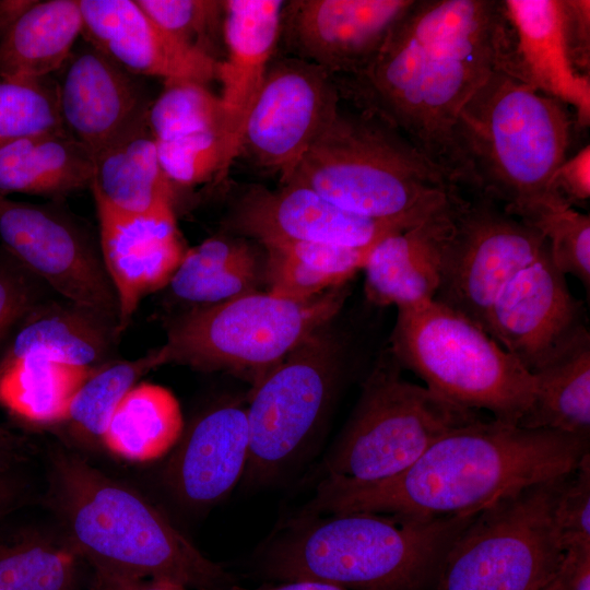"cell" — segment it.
Masks as SVG:
<instances>
[{
  "instance_id": "cell-1",
  "label": "cell",
  "mask_w": 590,
  "mask_h": 590,
  "mask_svg": "<svg viewBox=\"0 0 590 590\" xmlns=\"http://www.w3.org/2000/svg\"><path fill=\"white\" fill-rule=\"evenodd\" d=\"M510 48L502 1L413 0L373 59L334 79L341 98L394 129L455 186L457 118Z\"/></svg>"
},
{
  "instance_id": "cell-2",
  "label": "cell",
  "mask_w": 590,
  "mask_h": 590,
  "mask_svg": "<svg viewBox=\"0 0 590 590\" xmlns=\"http://www.w3.org/2000/svg\"><path fill=\"white\" fill-rule=\"evenodd\" d=\"M588 455L589 436L477 418L442 435L387 480L327 476L306 509L413 521L475 515L523 487L570 473Z\"/></svg>"
},
{
  "instance_id": "cell-3",
  "label": "cell",
  "mask_w": 590,
  "mask_h": 590,
  "mask_svg": "<svg viewBox=\"0 0 590 590\" xmlns=\"http://www.w3.org/2000/svg\"><path fill=\"white\" fill-rule=\"evenodd\" d=\"M567 108L507 68L494 70L457 118L455 186L523 221L566 202L554 191L553 178L568 157L574 120Z\"/></svg>"
},
{
  "instance_id": "cell-4",
  "label": "cell",
  "mask_w": 590,
  "mask_h": 590,
  "mask_svg": "<svg viewBox=\"0 0 590 590\" xmlns=\"http://www.w3.org/2000/svg\"><path fill=\"white\" fill-rule=\"evenodd\" d=\"M55 480L74 550L95 569L194 590L235 586L231 575L201 554L144 497L81 458L58 455Z\"/></svg>"
},
{
  "instance_id": "cell-5",
  "label": "cell",
  "mask_w": 590,
  "mask_h": 590,
  "mask_svg": "<svg viewBox=\"0 0 590 590\" xmlns=\"http://www.w3.org/2000/svg\"><path fill=\"white\" fill-rule=\"evenodd\" d=\"M287 182L351 213L405 227L447 208L458 190L394 129L341 106Z\"/></svg>"
},
{
  "instance_id": "cell-6",
  "label": "cell",
  "mask_w": 590,
  "mask_h": 590,
  "mask_svg": "<svg viewBox=\"0 0 590 590\" xmlns=\"http://www.w3.org/2000/svg\"><path fill=\"white\" fill-rule=\"evenodd\" d=\"M473 516L413 521L370 512L330 514L280 542L266 571L282 581L312 580L352 590H420Z\"/></svg>"
},
{
  "instance_id": "cell-7",
  "label": "cell",
  "mask_w": 590,
  "mask_h": 590,
  "mask_svg": "<svg viewBox=\"0 0 590 590\" xmlns=\"http://www.w3.org/2000/svg\"><path fill=\"white\" fill-rule=\"evenodd\" d=\"M390 344L402 368L455 404L510 425L531 405L533 375L477 323L437 300L399 308Z\"/></svg>"
},
{
  "instance_id": "cell-8",
  "label": "cell",
  "mask_w": 590,
  "mask_h": 590,
  "mask_svg": "<svg viewBox=\"0 0 590 590\" xmlns=\"http://www.w3.org/2000/svg\"><path fill=\"white\" fill-rule=\"evenodd\" d=\"M346 284L306 302L252 292L192 306L170 321L157 347L163 365L226 371L256 387L293 349L331 322L347 295Z\"/></svg>"
},
{
  "instance_id": "cell-9",
  "label": "cell",
  "mask_w": 590,
  "mask_h": 590,
  "mask_svg": "<svg viewBox=\"0 0 590 590\" xmlns=\"http://www.w3.org/2000/svg\"><path fill=\"white\" fill-rule=\"evenodd\" d=\"M566 475L474 515L445 550L434 590H541L552 581L566 555L555 514Z\"/></svg>"
},
{
  "instance_id": "cell-10",
  "label": "cell",
  "mask_w": 590,
  "mask_h": 590,
  "mask_svg": "<svg viewBox=\"0 0 590 590\" xmlns=\"http://www.w3.org/2000/svg\"><path fill=\"white\" fill-rule=\"evenodd\" d=\"M388 347L364 381L361 396L329 455L327 476L353 482H378L412 465L449 430L479 418L412 384Z\"/></svg>"
},
{
  "instance_id": "cell-11",
  "label": "cell",
  "mask_w": 590,
  "mask_h": 590,
  "mask_svg": "<svg viewBox=\"0 0 590 590\" xmlns=\"http://www.w3.org/2000/svg\"><path fill=\"white\" fill-rule=\"evenodd\" d=\"M320 327L252 388L247 411V477L261 482L288 465L304 449L332 403L345 364V346Z\"/></svg>"
},
{
  "instance_id": "cell-12",
  "label": "cell",
  "mask_w": 590,
  "mask_h": 590,
  "mask_svg": "<svg viewBox=\"0 0 590 590\" xmlns=\"http://www.w3.org/2000/svg\"><path fill=\"white\" fill-rule=\"evenodd\" d=\"M453 201V224L441 263L434 300L468 317L484 329L502 288L546 247L533 226L481 194Z\"/></svg>"
},
{
  "instance_id": "cell-13",
  "label": "cell",
  "mask_w": 590,
  "mask_h": 590,
  "mask_svg": "<svg viewBox=\"0 0 590 590\" xmlns=\"http://www.w3.org/2000/svg\"><path fill=\"white\" fill-rule=\"evenodd\" d=\"M0 245L64 300L119 328V304L99 241L57 200L39 204L0 196Z\"/></svg>"
},
{
  "instance_id": "cell-14",
  "label": "cell",
  "mask_w": 590,
  "mask_h": 590,
  "mask_svg": "<svg viewBox=\"0 0 590 590\" xmlns=\"http://www.w3.org/2000/svg\"><path fill=\"white\" fill-rule=\"evenodd\" d=\"M341 99L322 68L296 57L272 61L246 117L239 154L286 182Z\"/></svg>"
},
{
  "instance_id": "cell-15",
  "label": "cell",
  "mask_w": 590,
  "mask_h": 590,
  "mask_svg": "<svg viewBox=\"0 0 590 590\" xmlns=\"http://www.w3.org/2000/svg\"><path fill=\"white\" fill-rule=\"evenodd\" d=\"M585 328L582 303L553 263L548 244L502 288L484 326L531 374Z\"/></svg>"
},
{
  "instance_id": "cell-16",
  "label": "cell",
  "mask_w": 590,
  "mask_h": 590,
  "mask_svg": "<svg viewBox=\"0 0 590 590\" xmlns=\"http://www.w3.org/2000/svg\"><path fill=\"white\" fill-rule=\"evenodd\" d=\"M413 0H296L285 3L281 35L296 58L334 78L363 69Z\"/></svg>"
},
{
  "instance_id": "cell-17",
  "label": "cell",
  "mask_w": 590,
  "mask_h": 590,
  "mask_svg": "<svg viewBox=\"0 0 590 590\" xmlns=\"http://www.w3.org/2000/svg\"><path fill=\"white\" fill-rule=\"evenodd\" d=\"M227 225L234 233L262 245L322 243L357 248L373 247L409 228L345 211L295 182L283 184L275 190L250 188L234 205Z\"/></svg>"
},
{
  "instance_id": "cell-18",
  "label": "cell",
  "mask_w": 590,
  "mask_h": 590,
  "mask_svg": "<svg viewBox=\"0 0 590 590\" xmlns=\"http://www.w3.org/2000/svg\"><path fill=\"white\" fill-rule=\"evenodd\" d=\"M93 198L101 252L119 304L120 333L141 300L168 285L187 249L173 206L131 213Z\"/></svg>"
},
{
  "instance_id": "cell-19",
  "label": "cell",
  "mask_w": 590,
  "mask_h": 590,
  "mask_svg": "<svg viewBox=\"0 0 590 590\" xmlns=\"http://www.w3.org/2000/svg\"><path fill=\"white\" fill-rule=\"evenodd\" d=\"M60 70L62 125L93 155L148 117L152 101L137 75L85 39Z\"/></svg>"
},
{
  "instance_id": "cell-20",
  "label": "cell",
  "mask_w": 590,
  "mask_h": 590,
  "mask_svg": "<svg viewBox=\"0 0 590 590\" xmlns=\"http://www.w3.org/2000/svg\"><path fill=\"white\" fill-rule=\"evenodd\" d=\"M83 38L134 75L208 84L219 61L164 31L135 0H79Z\"/></svg>"
},
{
  "instance_id": "cell-21",
  "label": "cell",
  "mask_w": 590,
  "mask_h": 590,
  "mask_svg": "<svg viewBox=\"0 0 590 590\" xmlns=\"http://www.w3.org/2000/svg\"><path fill=\"white\" fill-rule=\"evenodd\" d=\"M511 31L507 69L539 92L573 107L577 125L590 122V75L574 66L565 0H503Z\"/></svg>"
},
{
  "instance_id": "cell-22",
  "label": "cell",
  "mask_w": 590,
  "mask_h": 590,
  "mask_svg": "<svg viewBox=\"0 0 590 590\" xmlns=\"http://www.w3.org/2000/svg\"><path fill=\"white\" fill-rule=\"evenodd\" d=\"M249 429L246 409L224 404L198 418L174 451L166 482L182 503L205 507L223 498L246 470Z\"/></svg>"
},
{
  "instance_id": "cell-23",
  "label": "cell",
  "mask_w": 590,
  "mask_h": 590,
  "mask_svg": "<svg viewBox=\"0 0 590 590\" xmlns=\"http://www.w3.org/2000/svg\"><path fill=\"white\" fill-rule=\"evenodd\" d=\"M438 213L381 239L365 271V294L375 305L415 307L434 299L453 224V201Z\"/></svg>"
},
{
  "instance_id": "cell-24",
  "label": "cell",
  "mask_w": 590,
  "mask_h": 590,
  "mask_svg": "<svg viewBox=\"0 0 590 590\" xmlns=\"http://www.w3.org/2000/svg\"><path fill=\"white\" fill-rule=\"evenodd\" d=\"M285 3L281 0L224 1L225 58L217 63L216 80L222 86L220 99L239 142L246 117L281 38Z\"/></svg>"
},
{
  "instance_id": "cell-25",
  "label": "cell",
  "mask_w": 590,
  "mask_h": 590,
  "mask_svg": "<svg viewBox=\"0 0 590 590\" xmlns=\"http://www.w3.org/2000/svg\"><path fill=\"white\" fill-rule=\"evenodd\" d=\"M117 327L68 300L37 305L16 327L1 357L39 356L95 368L110 361Z\"/></svg>"
},
{
  "instance_id": "cell-26",
  "label": "cell",
  "mask_w": 590,
  "mask_h": 590,
  "mask_svg": "<svg viewBox=\"0 0 590 590\" xmlns=\"http://www.w3.org/2000/svg\"><path fill=\"white\" fill-rule=\"evenodd\" d=\"M94 157L66 128L0 149V196L24 193L55 200L91 188Z\"/></svg>"
},
{
  "instance_id": "cell-27",
  "label": "cell",
  "mask_w": 590,
  "mask_h": 590,
  "mask_svg": "<svg viewBox=\"0 0 590 590\" xmlns=\"http://www.w3.org/2000/svg\"><path fill=\"white\" fill-rule=\"evenodd\" d=\"M82 31L79 0L33 1L0 37V79L48 78L66 63Z\"/></svg>"
},
{
  "instance_id": "cell-28",
  "label": "cell",
  "mask_w": 590,
  "mask_h": 590,
  "mask_svg": "<svg viewBox=\"0 0 590 590\" xmlns=\"http://www.w3.org/2000/svg\"><path fill=\"white\" fill-rule=\"evenodd\" d=\"M93 157L92 194L131 213L174 208V186L160 163L148 117Z\"/></svg>"
},
{
  "instance_id": "cell-29",
  "label": "cell",
  "mask_w": 590,
  "mask_h": 590,
  "mask_svg": "<svg viewBox=\"0 0 590 590\" xmlns=\"http://www.w3.org/2000/svg\"><path fill=\"white\" fill-rule=\"evenodd\" d=\"M534 392L519 426L589 436L590 333L580 330L532 373Z\"/></svg>"
},
{
  "instance_id": "cell-30",
  "label": "cell",
  "mask_w": 590,
  "mask_h": 590,
  "mask_svg": "<svg viewBox=\"0 0 590 590\" xmlns=\"http://www.w3.org/2000/svg\"><path fill=\"white\" fill-rule=\"evenodd\" d=\"M257 257L244 238L214 236L188 248L168 287L192 306L221 303L257 292Z\"/></svg>"
},
{
  "instance_id": "cell-31",
  "label": "cell",
  "mask_w": 590,
  "mask_h": 590,
  "mask_svg": "<svg viewBox=\"0 0 590 590\" xmlns=\"http://www.w3.org/2000/svg\"><path fill=\"white\" fill-rule=\"evenodd\" d=\"M182 428L175 396L160 385L140 382L120 400L101 440L117 456L145 462L167 453Z\"/></svg>"
},
{
  "instance_id": "cell-32",
  "label": "cell",
  "mask_w": 590,
  "mask_h": 590,
  "mask_svg": "<svg viewBox=\"0 0 590 590\" xmlns=\"http://www.w3.org/2000/svg\"><path fill=\"white\" fill-rule=\"evenodd\" d=\"M93 369L39 356L1 357L0 403L31 423L64 422Z\"/></svg>"
},
{
  "instance_id": "cell-33",
  "label": "cell",
  "mask_w": 590,
  "mask_h": 590,
  "mask_svg": "<svg viewBox=\"0 0 590 590\" xmlns=\"http://www.w3.org/2000/svg\"><path fill=\"white\" fill-rule=\"evenodd\" d=\"M160 366L163 363L156 347L135 359H110L95 367L73 398L64 422L102 439L120 400L141 377Z\"/></svg>"
},
{
  "instance_id": "cell-34",
  "label": "cell",
  "mask_w": 590,
  "mask_h": 590,
  "mask_svg": "<svg viewBox=\"0 0 590 590\" xmlns=\"http://www.w3.org/2000/svg\"><path fill=\"white\" fill-rule=\"evenodd\" d=\"M148 121L156 142L217 129L234 134L220 96L192 81L165 82L151 103Z\"/></svg>"
},
{
  "instance_id": "cell-35",
  "label": "cell",
  "mask_w": 590,
  "mask_h": 590,
  "mask_svg": "<svg viewBox=\"0 0 590 590\" xmlns=\"http://www.w3.org/2000/svg\"><path fill=\"white\" fill-rule=\"evenodd\" d=\"M162 168L172 185L192 187L223 175L239 155L240 143L226 129L156 142Z\"/></svg>"
},
{
  "instance_id": "cell-36",
  "label": "cell",
  "mask_w": 590,
  "mask_h": 590,
  "mask_svg": "<svg viewBox=\"0 0 590 590\" xmlns=\"http://www.w3.org/2000/svg\"><path fill=\"white\" fill-rule=\"evenodd\" d=\"M62 128L56 83L0 79V149Z\"/></svg>"
},
{
  "instance_id": "cell-37",
  "label": "cell",
  "mask_w": 590,
  "mask_h": 590,
  "mask_svg": "<svg viewBox=\"0 0 590 590\" xmlns=\"http://www.w3.org/2000/svg\"><path fill=\"white\" fill-rule=\"evenodd\" d=\"M546 239L553 263L589 290L590 216L563 202L547 206L523 221Z\"/></svg>"
},
{
  "instance_id": "cell-38",
  "label": "cell",
  "mask_w": 590,
  "mask_h": 590,
  "mask_svg": "<svg viewBox=\"0 0 590 590\" xmlns=\"http://www.w3.org/2000/svg\"><path fill=\"white\" fill-rule=\"evenodd\" d=\"M73 563L69 552L43 543L0 546V590H69Z\"/></svg>"
},
{
  "instance_id": "cell-39",
  "label": "cell",
  "mask_w": 590,
  "mask_h": 590,
  "mask_svg": "<svg viewBox=\"0 0 590 590\" xmlns=\"http://www.w3.org/2000/svg\"><path fill=\"white\" fill-rule=\"evenodd\" d=\"M164 31L184 45L215 60V35L223 26L224 1L135 0Z\"/></svg>"
},
{
  "instance_id": "cell-40",
  "label": "cell",
  "mask_w": 590,
  "mask_h": 590,
  "mask_svg": "<svg viewBox=\"0 0 590 590\" xmlns=\"http://www.w3.org/2000/svg\"><path fill=\"white\" fill-rule=\"evenodd\" d=\"M45 287L0 245V347L21 321L45 300Z\"/></svg>"
},
{
  "instance_id": "cell-41",
  "label": "cell",
  "mask_w": 590,
  "mask_h": 590,
  "mask_svg": "<svg viewBox=\"0 0 590 590\" xmlns=\"http://www.w3.org/2000/svg\"><path fill=\"white\" fill-rule=\"evenodd\" d=\"M555 514L566 551L590 545V455L564 477Z\"/></svg>"
},
{
  "instance_id": "cell-42",
  "label": "cell",
  "mask_w": 590,
  "mask_h": 590,
  "mask_svg": "<svg viewBox=\"0 0 590 590\" xmlns=\"http://www.w3.org/2000/svg\"><path fill=\"white\" fill-rule=\"evenodd\" d=\"M275 246L296 258L311 270L328 278L335 286L344 285L359 270H363L373 247H347L322 243H280Z\"/></svg>"
},
{
  "instance_id": "cell-43",
  "label": "cell",
  "mask_w": 590,
  "mask_h": 590,
  "mask_svg": "<svg viewBox=\"0 0 590 590\" xmlns=\"http://www.w3.org/2000/svg\"><path fill=\"white\" fill-rule=\"evenodd\" d=\"M554 191L568 204L585 203L590 198V145L567 157L553 178Z\"/></svg>"
},
{
  "instance_id": "cell-44",
  "label": "cell",
  "mask_w": 590,
  "mask_h": 590,
  "mask_svg": "<svg viewBox=\"0 0 590 590\" xmlns=\"http://www.w3.org/2000/svg\"><path fill=\"white\" fill-rule=\"evenodd\" d=\"M570 54L575 68L589 75L590 66V1L565 0Z\"/></svg>"
},
{
  "instance_id": "cell-45",
  "label": "cell",
  "mask_w": 590,
  "mask_h": 590,
  "mask_svg": "<svg viewBox=\"0 0 590 590\" xmlns=\"http://www.w3.org/2000/svg\"><path fill=\"white\" fill-rule=\"evenodd\" d=\"M92 590H187L166 580L131 578L95 569Z\"/></svg>"
},
{
  "instance_id": "cell-46",
  "label": "cell",
  "mask_w": 590,
  "mask_h": 590,
  "mask_svg": "<svg viewBox=\"0 0 590 590\" xmlns=\"http://www.w3.org/2000/svg\"><path fill=\"white\" fill-rule=\"evenodd\" d=\"M564 563L570 590H590V545L568 548Z\"/></svg>"
},
{
  "instance_id": "cell-47",
  "label": "cell",
  "mask_w": 590,
  "mask_h": 590,
  "mask_svg": "<svg viewBox=\"0 0 590 590\" xmlns=\"http://www.w3.org/2000/svg\"><path fill=\"white\" fill-rule=\"evenodd\" d=\"M228 590H250V589H243L237 586H233ZM251 590H352L343 587H339L335 585L321 582V581H312V580H294V581H284L282 585H278L274 587H261L257 589Z\"/></svg>"
},
{
  "instance_id": "cell-48",
  "label": "cell",
  "mask_w": 590,
  "mask_h": 590,
  "mask_svg": "<svg viewBox=\"0 0 590 590\" xmlns=\"http://www.w3.org/2000/svg\"><path fill=\"white\" fill-rule=\"evenodd\" d=\"M34 0H0V37Z\"/></svg>"
},
{
  "instance_id": "cell-49",
  "label": "cell",
  "mask_w": 590,
  "mask_h": 590,
  "mask_svg": "<svg viewBox=\"0 0 590 590\" xmlns=\"http://www.w3.org/2000/svg\"><path fill=\"white\" fill-rule=\"evenodd\" d=\"M20 448L17 438L8 429L0 426V469L14 459Z\"/></svg>"
},
{
  "instance_id": "cell-50",
  "label": "cell",
  "mask_w": 590,
  "mask_h": 590,
  "mask_svg": "<svg viewBox=\"0 0 590 590\" xmlns=\"http://www.w3.org/2000/svg\"><path fill=\"white\" fill-rule=\"evenodd\" d=\"M19 487L13 479L0 469V514L15 499Z\"/></svg>"
},
{
  "instance_id": "cell-51",
  "label": "cell",
  "mask_w": 590,
  "mask_h": 590,
  "mask_svg": "<svg viewBox=\"0 0 590 590\" xmlns=\"http://www.w3.org/2000/svg\"><path fill=\"white\" fill-rule=\"evenodd\" d=\"M541 590H570L568 573L564 562L556 577Z\"/></svg>"
}]
</instances>
